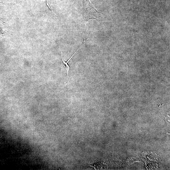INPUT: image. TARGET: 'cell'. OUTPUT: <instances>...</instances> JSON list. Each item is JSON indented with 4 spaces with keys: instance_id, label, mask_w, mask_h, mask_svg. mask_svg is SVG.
<instances>
[{
    "instance_id": "cell-1",
    "label": "cell",
    "mask_w": 170,
    "mask_h": 170,
    "mask_svg": "<svg viewBox=\"0 0 170 170\" xmlns=\"http://www.w3.org/2000/svg\"><path fill=\"white\" fill-rule=\"evenodd\" d=\"M102 15L97 10L90 0H84L83 15L86 21L92 19H97L101 17Z\"/></svg>"
},
{
    "instance_id": "cell-2",
    "label": "cell",
    "mask_w": 170,
    "mask_h": 170,
    "mask_svg": "<svg viewBox=\"0 0 170 170\" xmlns=\"http://www.w3.org/2000/svg\"><path fill=\"white\" fill-rule=\"evenodd\" d=\"M85 39H84L83 42L82 43V45H81V46L79 47V48L77 50L75 53L71 56V57L69 59L67 62H66L65 61H64V60L63 59V58H62V52H61V50H60L61 52V58H62V61L63 62V63L64 65H65L66 66V70H67V76H68V77L69 78V76L68 73H69V70H70V66L69 65V64H68V63L70 61V60H71V59L74 56V55L76 54V53L81 48V47H82V46L83 45V44H84V43L85 42Z\"/></svg>"
}]
</instances>
